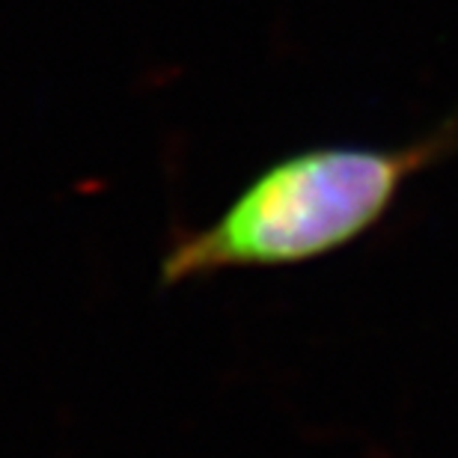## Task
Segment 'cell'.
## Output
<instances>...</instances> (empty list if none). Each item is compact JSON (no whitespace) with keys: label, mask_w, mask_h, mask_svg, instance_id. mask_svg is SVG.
Here are the masks:
<instances>
[{"label":"cell","mask_w":458,"mask_h":458,"mask_svg":"<svg viewBox=\"0 0 458 458\" xmlns=\"http://www.w3.org/2000/svg\"><path fill=\"white\" fill-rule=\"evenodd\" d=\"M458 152V114L399 146L316 143L256 170L158 259V289L318 262L369 235L420 173Z\"/></svg>","instance_id":"cell-1"}]
</instances>
